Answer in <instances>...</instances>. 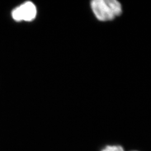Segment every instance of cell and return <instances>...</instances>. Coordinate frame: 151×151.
<instances>
[{
	"label": "cell",
	"instance_id": "1",
	"mask_svg": "<svg viewBox=\"0 0 151 151\" xmlns=\"http://www.w3.org/2000/svg\"><path fill=\"white\" fill-rule=\"evenodd\" d=\"M91 7L95 16L102 22L113 20L123 12L122 4L116 0H94Z\"/></svg>",
	"mask_w": 151,
	"mask_h": 151
},
{
	"label": "cell",
	"instance_id": "2",
	"mask_svg": "<svg viewBox=\"0 0 151 151\" xmlns=\"http://www.w3.org/2000/svg\"><path fill=\"white\" fill-rule=\"evenodd\" d=\"M37 15V9L32 2H27L15 9L12 12V16L16 22H30Z\"/></svg>",
	"mask_w": 151,
	"mask_h": 151
},
{
	"label": "cell",
	"instance_id": "3",
	"mask_svg": "<svg viewBox=\"0 0 151 151\" xmlns=\"http://www.w3.org/2000/svg\"><path fill=\"white\" fill-rule=\"evenodd\" d=\"M101 151H125L122 146L114 145L105 146Z\"/></svg>",
	"mask_w": 151,
	"mask_h": 151
},
{
	"label": "cell",
	"instance_id": "4",
	"mask_svg": "<svg viewBox=\"0 0 151 151\" xmlns=\"http://www.w3.org/2000/svg\"></svg>",
	"mask_w": 151,
	"mask_h": 151
}]
</instances>
